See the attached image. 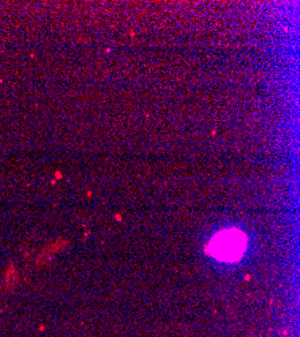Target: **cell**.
Wrapping results in <instances>:
<instances>
[{"label": "cell", "mask_w": 300, "mask_h": 337, "mask_svg": "<svg viewBox=\"0 0 300 337\" xmlns=\"http://www.w3.org/2000/svg\"><path fill=\"white\" fill-rule=\"evenodd\" d=\"M247 242L248 239L241 231L234 228L224 229L212 239L206 251L219 261L234 262L243 256L247 248Z\"/></svg>", "instance_id": "cell-1"}, {"label": "cell", "mask_w": 300, "mask_h": 337, "mask_svg": "<svg viewBox=\"0 0 300 337\" xmlns=\"http://www.w3.org/2000/svg\"><path fill=\"white\" fill-rule=\"evenodd\" d=\"M15 282V273H14V268H10V271L7 273V278H6V283L8 286H11V283L14 285Z\"/></svg>", "instance_id": "cell-2"}]
</instances>
